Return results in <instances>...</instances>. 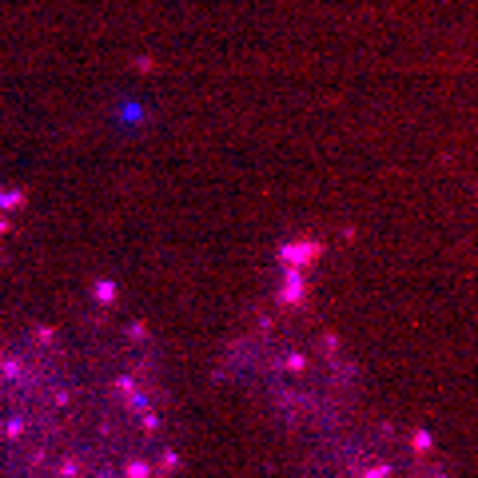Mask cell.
Here are the masks:
<instances>
[{"instance_id": "cell-1", "label": "cell", "mask_w": 478, "mask_h": 478, "mask_svg": "<svg viewBox=\"0 0 478 478\" xmlns=\"http://www.w3.org/2000/svg\"><path fill=\"white\" fill-rule=\"evenodd\" d=\"M319 255V244H299V247H287L283 259H291V264H307V259H315Z\"/></svg>"}]
</instances>
